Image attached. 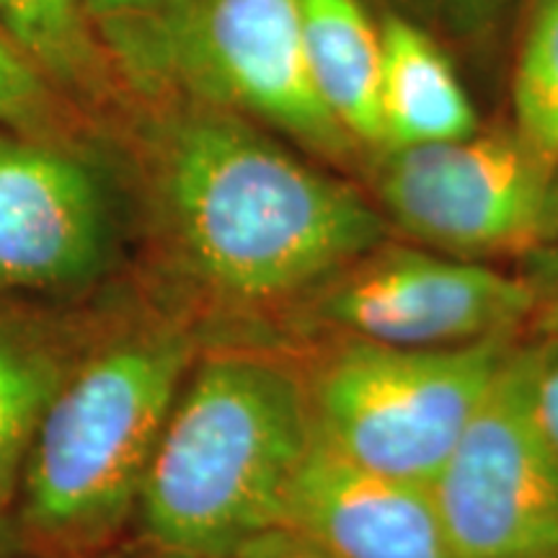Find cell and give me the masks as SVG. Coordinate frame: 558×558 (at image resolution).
Returning a JSON list of instances; mask_svg holds the SVG:
<instances>
[{
	"instance_id": "obj_17",
	"label": "cell",
	"mask_w": 558,
	"mask_h": 558,
	"mask_svg": "<svg viewBox=\"0 0 558 558\" xmlns=\"http://www.w3.org/2000/svg\"><path fill=\"white\" fill-rule=\"evenodd\" d=\"M396 3L452 34L473 37L497 19L501 0H396Z\"/></svg>"
},
{
	"instance_id": "obj_18",
	"label": "cell",
	"mask_w": 558,
	"mask_h": 558,
	"mask_svg": "<svg viewBox=\"0 0 558 558\" xmlns=\"http://www.w3.org/2000/svg\"><path fill=\"white\" fill-rule=\"evenodd\" d=\"M533 407L543 435L558 456V339L535 344Z\"/></svg>"
},
{
	"instance_id": "obj_10",
	"label": "cell",
	"mask_w": 558,
	"mask_h": 558,
	"mask_svg": "<svg viewBox=\"0 0 558 558\" xmlns=\"http://www.w3.org/2000/svg\"><path fill=\"white\" fill-rule=\"evenodd\" d=\"M284 525L339 558H456L429 484L369 471L313 439Z\"/></svg>"
},
{
	"instance_id": "obj_14",
	"label": "cell",
	"mask_w": 558,
	"mask_h": 558,
	"mask_svg": "<svg viewBox=\"0 0 558 558\" xmlns=\"http://www.w3.org/2000/svg\"><path fill=\"white\" fill-rule=\"evenodd\" d=\"M68 373L50 341L0 326V525L16 509L34 435Z\"/></svg>"
},
{
	"instance_id": "obj_12",
	"label": "cell",
	"mask_w": 558,
	"mask_h": 558,
	"mask_svg": "<svg viewBox=\"0 0 558 558\" xmlns=\"http://www.w3.org/2000/svg\"><path fill=\"white\" fill-rule=\"evenodd\" d=\"M0 29L83 114H124L132 94L86 0H0Z\"/></svg>"
},
{
	"instance_id": "obj_3",
	"label": "cell",
	"mask_w": 558,
	"mask_h": 558,
	"mask_svg": "<svg viewBox=\"0 0 558 558\" xmlns=\"http://www.w3.org/2000/svg\"><path fill=\"white\" fill-rule=\"evenodd\" d=\"M192 341L150 326L70 367L41 416L16 501L21 527L58 550L94 548L137 509Z\"/></svg>"
},
{
	"instance_id": "obj_15",
	"label": "cell",
	"mask_w": 558,
	"mask_h": 558,
	"mask_svg": "<svg viewBox=\"0 0 558 558\" xmlns=\"http://www.w3.org/2000/svg\"><path fill=\"white\" fill-rule=\"evenodd\" d=\"M83 117L0 29V130L81 143Z\"/></svg>"
},
{
	"instance_id": "obj_1",
	"label": "cell",
	"mask_w": 558,
	"mask_h": 558,
	"mask_svg": "<svg viewBox=\"0 0 558 558\" xmlns=\"http://www.w3.org/2000/svg\"><path fill=\"white\" fill-rule=\"evenodd\" d=\"M140 186L173 264L230 308L318 295L388 241L362 194L267 128L181 94L128 107Z\"/></svg>"
},
{
	"instance_id": "obj_8",
	"label": "cell",
	"mask_w": 558,
	"mask_h": 558,
	"mask_svg": "<svg viewBox=\"0 0 558 558\" xmlns=\"http://www.w3.org/2000/svg\"><path fill=\"white\" fill-rule=\"evenodd\" d=\"M114 181L86 140L0 130V292L81 290L109 267Z\"/></svg>"
},
{
	"instance_id": "obj_2",
	"label": "cell",
	"mask_w": 558,
	"mask_h": 558,
	"mask_svg": "<svg viewBox=\"0 0 558 558\" xmlns=\"http://www.w3.org/2000/svg\"><path fill=\"white\" fill-rule=\"evenodd\" d=\"M316 439L308 383L267 354L220 352L181 383L137 512L163 554L235 558L284 525L290 488Z\"/></svg>"
},
{
	"instance_id": "obj_19",
	"label": "cell",
	"mask_w": 558,
	"mask_h": 558,
	"mask_svg": "<svg viewBox=\"0 0 558 558\" xmlns=\"http://www.w3.org/2000/svg\"><path fill=\"white\" fill-rule=\"evenodd\" d=\"M163 3L166 0H86L109 52L150 16H156Z\"/></svg>"
},
{
	"instance_id": "obj_22",
	"label": "cell",
	"mask_w": 558,
	"mask_h": 558,
	"mask_svg": "<svg viewBox=\"0 0 558 558\" xmlns=\"http://www.w3.org/2000/svg\"><path fill=\"white\" fill-rule=\"evenodd\" d=\"M158 558H186V556H177V554H166V556H158Z\"/></svg>"
},
{
	"instance_id": "obj_9",
	"label": "cell",
	"mask_w": 558,
	"mask_h": 558,
	"mask_svg": "<svg viewBox=\"0 0 558 558\" xmlns=\"http://www.w3.org/2000/svg\"><path fill=\"white\" fill-rule=\"evenodd\" d=\"M535 282L473 262L380 243L318 292V316L349 339L390 347H460L533 316Z\"/></svg>"
},
{
	"instance_id": "obj_23",
	"label": "cell",
	"mask_w": 558,
	"mask_h": 558,
	"mask_svg": "<svg viewBox=\"0 0 558 558\" xmlns=\"http://www.w3.org/2000/svg\"><path fill=\"white\" fill-rule=\"evenodd\" d=\"M546 558H558V554L556 556H546Z\"/></svg>"
},
{
	"instance_id": "obj_16",
	"label": "cell",
	"mask_w": 558,
	"mask_h": 558,
	"mask_svg": "<svg viewBox=\"0 0 558 558\" xmlns=\"http://www.w3.org/2000/svg\"><path fill=\"white\" fill-rule=\"evenodd\" d=\"M520 135L543 158H558V0H543L514 78Z\"/></svg>"
},
{
	"instance_id": "obj_7",
	"label": "cell",
	"mask_w": 558,
	"mask_h": 558,
	"mask_svg": "<svg viewBox=\"0 0 558 558\" xmlns=\"http://www.w3.org/2000/svg\"><path fill=\"white\" fill-rule=\"evenodd\" d=\"M546 163L522 135L388 148L378 197L396 226L445 254L518 251L546 228Z\"/></svg>"
},
{
	"instance_id": "obj_21",
	"label": "cell",
	"mask_w": 558,
	"mask_h": 558,
	"mask_svg": "<svg viewBox=\"0 0 558 558\" xmlns=\"http://www.w3.org/2000/svg\"><path fill=\"white\" fill-rule=\"evenodd\" d=\"M535 292H538V300H535L533 316L541 324L546 339H558V267L546 279V284L535 282Z\"/></svg>"
},
{
	"instance_id": "obj_4",
	"label": "cell",
	"mask_w": 558,
	"mask_h": 558,
	"mask_svg": "<svg viewBox=\"0 0 558 558\" xmlns=\"http://www.w3.org/2000/svg\"><path fill=\"white\" fill-rule=\"evenodd\" d=\"M111 58L132 99L218 104L326 160L357 145L313 86L298 0H166Z\"/></svg>"
},
{
	"instance_id": "obj_20",
	"label": "cell",
	"mask_w": 558,
	"mask_h": 558,
	"mask_svg": "<svg viewBox=\"0 0 558 558\" xmlns=\"http://www.w3.org/2000/svg\"><path fill=\"white\" fill-rule=\"evenodd\" d=\"M235 558H339L333 556L329 548H324L320 543L308 538L300 530L290 525L271 527L267 533L256 535L254 541H248Z\"/></svg>"
},
{
	"instance_id": "obj_6",
	"label": "cell",
	"mask_w": 558,
	"mask_h": 558,
	"mask_svg": "<svg viewBox=\"0 0 558 558\" xmlns=\"http://www.w3.org/2000/svg\"><path fill=\"white\" fill-rule=\"evenodd\" d=\"M533 347H512L432 481L456 558L558 554V456L533 407Z\"/></svg>"
},
{
	"instance_id": "obj_11",
	"label": "cell",
	"mask_w": 558,
	"mask_h": 558,
	"mask_svg": "<svg viewBox=\"0 0 558 558\" xmlns=\"http://www.w3.org/2000/svg\"><path fill=\"white\" fill-rule=\"evenodd\" d=\"M380 111L383 150L478 132L476 111L450 60L401 13H388L380 24Z\"/></svg>"
},
{
	"instance_id": "obj_13",
	"label": "cell",
	"mask_w": 558,
	"mask_h": 558,
	"mask_svg": "<svg viewBox=\"0 0 558 558\" xmlns=\"http://www.w3.org/2000/svg\"><path fill=\"white\" fill-rule=\"evenodd\" d=\"M303 50L324 107L354 143L386 148L380 29L360 0H298Z\"/></svg>"
},
{
	"instance_id": "obj_5",
	"label": "cell",
	"mask_w": 558,
	"mask_h": 558,
	"mask_svg": "<svg viewBox=\"0 0 558 558\" xmlns=\"http://www.w3.org/2000/svg\"><path fill=\"white\" fill-rule=\"evenodd\" d=\"M509 352V333L460 347L347 339L305 380L318 435L369 471L432 486Z\"/></svg>"
}]
</instances>
